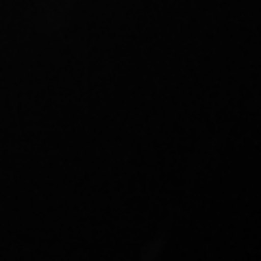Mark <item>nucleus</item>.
Returning a JSON list of instances; mask_svg holds the SVG:
<instances>
[]
</instances>
